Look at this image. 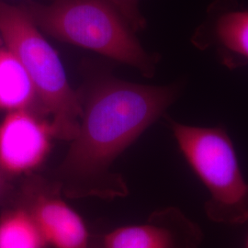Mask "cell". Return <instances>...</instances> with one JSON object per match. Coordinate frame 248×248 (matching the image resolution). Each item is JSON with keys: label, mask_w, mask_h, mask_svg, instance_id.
Instances as JSON below:
<instances>
[{"label": "cell", "mask_w": 248, "mask_h": 248, "mask_svg": "<svg viewBox=\"0 0 248 248\" xmlns=\"http://www.w3.org/2000/svg\"><path fill=\"white\" fill-rule=\"evenodd\" d=\"M0 39H1V40H2V38H1V35H0Z\"/></svg>", "instance_id": "15"}, {"label": "cell", "mask_w": 248, "mask_h": 248, "mask_svg": "<svg viewBox=\"0 0 248 248\" xmlns=\"http://www.w3.org/2000/svg\"><path fill=\"white\" fill-rule=\"evenodd\" d=\"M62 196L53 179L30 174L15 186L9 204L23 207L53 248H90L85 222Z\"/></svg>", "instance_id": "5"}, {"label": "cell", "mask_w": 248, "mask_h": 248, "mask_svg": "<svg viewBox=\"0 0 248 248\" xmlns=\"http://www.w3.org/2000/svg\"><path fill=\"white\" fill-rule=\"evenodd\" d=\"M176 86H145L104 77L84 97L79 131L53 175L62 195L124 198L129 188L113 162L175 100Z\"/></svg>", "instance_id": "1"}, {"label": "cell", "mask_w": 248, "mask_h": 248, "mask_svg": "<svg viewBox=\"0 0 248 248\" xmlns=\"http://www.w3.org/2000/svg\"><path fill=\"white\" fill-rule=\"evenodd\" d=\"M90 248H102L101 245V238L100 239H92Z\"/></svg>", "instance_id": "13"}, {"label": "cell", "mask_w": 248, "mask_h": 248, "mask_svg": "<svg viewBox=\"0 0 248 248\" xmlns=\"http://www.w3.org/2000/svg\"><path fill=\"white\" fill-rule=\"evenodd\" d=\"M169 122L179 149L210 193L208 218L230 225L248 222V183L227 132Z\"/></svg>", "instance_id": "4"}, {"label": "cell", "mask_w": 248, "mask_h": 248, "mask_svg": "<svg viewBox=\"0 0 248 248\" xmlns=\"http://www.w3.org/2000/svg\"><path fill=\"white\" fill-rule=\"evenodd\" d=\"M118 9L124 18L133 27L135 31H141L145 27V19L139 10L140 0H107Z\"/></svg>", "instance_id": "11"}, {"label": "cell", "mask_w": 248, "mask_h": 248, "mask_svg": "<svg viewBox=\"0 0 248 248\" xmlns=\"http://www.w3.org/2000/svg\"><path fill=\"white\" fill-rule=\"evenodd\" d=\"M51 123L29 109L14 110L0 124V169L10 178L30 175L51 150Z\"/></svg>", "instance_id": "6"}, {"label": "cell", "mask_w": 248, "mask_h": 248, "mask_svg": "<svg viewBox=\"0 0 248 248\" xmlns=\"http://www.w3.org/2000/svg\"><path fill=\"white\" fill-rule=\"evenodd\" d=\"M201 48L214 46L228 66L248 62V9L232 10L215 20L210 36L194 41Z\"/></svg>", "instance_id": "8"}, {"label": "cell", "mask_w": 248, "mask_h": 248, "mask_svg": "<svg viewBox=\"0 0 248 248\" xmlns=\"http://www.w3.org/2000/svg\"><path fill=\"white\" fill-rule=\"evenodd\" d=\"M36 99L35 89L23 64L9 49H0V109H29Z\"/></svg>", "instance_id": "9"}, {"label": "cell", "mask_w": 248, "mask_h": 248, "mask_svg": "<svg viewBox=\"0 0 248 248\" xmlns=\"http://www.w3.org/2000/svg\"><path fill=\"white\" fill-rule=\"evenodd\" d=\"M201 227L176 207L151 213L140 224L126 225L101 238L102 248H199Z\"/></svg>", "instance_id": "7"}, {"label": "cell", "mask_w": 248, "mask_h": 248, "mask_svg": "<svg viewBox=\"0 0 248 248\" xmlns=\"http://www.w3.org/2000/svg\"><path fill=\"white\" fill-rule=\"evenodd\" d=\"M36 26L54 38L128 64L150 78L156 57L147 53L124 15L107 0H53L20 5Z\"/></svg>", "instance_id": "2"}, {"label": "cell", "mask_w": 248, "mask_h": 248, "mask_svg": "<svg viewBox=\"0 0 248 248\" xmlns=\"http://www.w3.org/2000/svg\"><path fill=\"white\" fill-rule=\"evenodd\" d=\"M50 245L26 210L10 204L0 215V248H48Z\"/></svg>", "instance_id": "10"}, {"label": "cell", "mask_w": 248, "mask_h": 248, "mask_svg": "<svg viewBox=\"0 0 248 248\" xmlns=\"http://www.w3.org/2000/svg\"><path fill=\"white\" fill-rule=\"evenodd\" d=\"M11 179L0 169V203H9L15 186L11 184Z\"/></svg>", "instance_id": "12"}, {"label": "cell", "mask_w": 248, "mask_h": 248, "mask_svg": "<svg viewBox=\"0 0 248 248\" xmlns=\"http://www.w3.org/2000/svg\"><path fill=\"white\" fill-rule=\"evenodd\" d=\"M0 35L26 69L39 103L52 116L54 138L74 140L83 114L81 95L72 89L56 51L21 6L4 0H0Z\"/></svg>", "instance_id": "3"}, {"label": "cell", "mask_w": 248, "mask_h": 248, "mask_svg": "<svg viewBox=\"0 0 248 248\" xmlns=\"http://www.w3.org/2000/svg\"><path fill=\"white\" fill-rule=\"evenodd\" d=\"M246 248H248V240H247V244H246Z\"/></svg>", "instance_id": "14"}]
</instances>
